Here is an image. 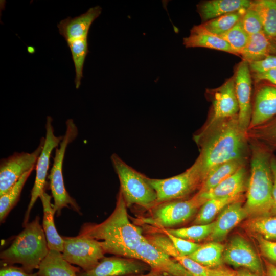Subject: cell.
I'll return each instance as SVG.
<instances>
[{"instance_id": "cell-22", "label": "cell", "mask_w": 276, "mask_h": 276, "mask_svg": "<svg viewBox=\"0 0 276 276\" xmlns=\"http://www.w3.org/2000/svg\"><path fill=\"white\" fill-rule=\"evenodd\" d=\"M183 44L186 48H205L236 55L226 41L208 31L201 24L192 27L190 35L183 38Z\"/></svg>"}, {"instance_id": "cell-8", "label": "cell", "mask_w": 276, "mask_h": 276, "mask_svg": "<svg viewBox=\"0 0 276 276\" xmlns=\"http://www.w3.org/2000/svg\"><path fill=\"white\" fill-rule=\"evenodd\" d=\"M204 203L197 193L188 199L163 202L150 209V216L142 221L156 228H172L189 220Z\"/></svg>"}, {"instance_id": "cell-47", "label": "cell", "mask_w": 276, "mask_h": 276, "mask_svg": "<svg viewBox=\"0 0 276 276\" xmlns=\"http://www.w3.org/2000/svg\"><path fill=\"white\" fill-rule=\"evenodd\" d=\"M264 276H276V265L263 259Z\"/></svg>"}, {"instance_id": "cell-50", "label": "cell", "mask_w": 276, "mask_h": 276, "mask_svg": "<svg viewBox=\"0 0 276 276\" xmlns=\"http://www.w3.org/2000/svg\"><path fill=\"white\" fill-rule=\"evenodd\" d=\"M27 50L29 53L32 54L35 52V48L33 47L28 46L27 48Z\"/></svg>"}, {"instance_id": "cell-39", "label": "cell", "mask_w": 276, "mask_h": 276, "mask_svg": "<svg viewBox=\"0 0 276 276\" xmlns=\"http://www.w3.org/2000/svg\"><path fill=\"white\" fill-rule=\"evenodd\" d=\"M159 232L167 235L172 242L180 255L188 256L195 251L201 244L178 237L167 232L164 228H157Z\"/></svg>"}, {"instance_id": "cell-20", "label": "cell", "mask_w": 276, "mask_h": 276, "mask_svg": "<svg viewBox=\"0 0 276 276\" xmlns=\"http://www.w3.org/2000/svg\"><path fill=\"white\" fill-rule=\"evenodd\" d=\"M248 180L245 165L214 188L205 192L196 193L204 203L213 198L243 195V192L246 191Z\"/></svg>"}, {"instance_id": "cell-19", "label": "cell", "mask_w": 276, "mask_h": 276, "mask_svg": "<svg viewBox=\"0 0 276 276\" xmlns=\"http://www.w3.org/2000/svg\"><path fill=\"white\" fill-rule=\"evenodd\" d=\"M243 201L234 202L227 205L215 221L213 231L206 239L210 241L220 242L229 232L244 219L248 218Z\"/></svg>"}, {"instance_id": "cell-15", "label": "cell", "mask_w": 276, "mask_h": 276, "mask_svg": "<svg viewBox=\"0 0 276 276\" xmlns=\"http://www.w3.org/2000/svg\"><path fill=\"white\" fill-rule=\"evenodd\" d=\"M149 269L146 263L137 259L104 257L92 269L82 270L77 276H129L143 274Z\"/></svg>"}, {"instance_id": "cell-26", "label": "cell", "mask_w": 276, "mask_h": 276, "mask_svg": "<svg viewBox=\"0 0 276 276\" xmlns=\"http://www.w3.org/2000/svg\"><path fill=\"white\" fill-rule=\"evenodd\" d=\"M224 247L220 242L210 241L200 245L188 257L208 268H214L224 265Z\"/></svg>"}, {"instance_id": "cell-7", "label": "cell", "mask_w": 276, "mask_h": 276, "mask_svg": "<svg viewBox=\"0 0 276 276\" xmlns=\"http://www.w3.org/2000/svg\"><path fill=\"white\" fill-rule=\"evenodd\" d=\"M146 178L156 192V205L170 201L185 199L196 191H199L204 179L195 162L185 172L173 177L156 179L146 176Z\"/></svg>"}, {"instance_id": "cell-11", "label": "cell", "mask_w": 276, "mask_h": 276, "mask_svg": "<svg viewBox=\"0 0 276 276\" xmlns=\"http://www.w3.org/2000/svg\"><path fill=\"white\" fill-rule=\"evenodd\" d=\"M52 121L51 117H47L46 134L43 147L35 166L36 177L31 192L30 200L25 215L23 227L28 223L30 212L36 200L45 192L44 188L52 151L57 148L63 139V136L55 135Z\"/></svg>"}, {"instance_id": "cell-21", "label": "cell", "mask_w": 276, "mask_h": 276, "mask_svg": "<svg viewBox=\"0 0 276 276\" xmlns=\"http://www.w3.org/2000/svg\"><path fill=\"white\" fill-rule=\"evenodd\" d=\"M251 2L248 0L205 1L198 3L197 11L203 23L227 13L247 9Z\"/></svg>"}, {"instance_id": "cell-25", "label": "cell", "mask_w": 276, "mask_h": 276, "mask_svg": "<svg viewBox=\"0 0 276 276\" xmlns=\"http://www.w3.org/2000/svg\"><path fill=\"white\" fill-rule=\"evenodd\" d=\"M276 55V45L261 31L249 36L248 43L240 55L248 63Z\"/></svg>"}, {"instance_id": "cell-3", "label": "cell", "mask_w": 276, "mask_h": 276, "mask_svg": "<svg viewBox=\"0 0 276 276\" xmlns=\"http://www.w3.org/2000/svg\"><path fill=\"white\" fill-rule=\"evenodd\" d=\"M250 149V173L244 207L249 218L272 216L273 177L271 162L273 151L256 140Z\"/></svg>"}, {"instance_id": "cell-49", "label": "cell", "mask_w": 276, "mask_h": 276, "mask_svg": "<svg viewBox=\"0 0 276 276\" xmlns=\"http://www.w3.org/2000/svg\"><path fill=\"white\" fill-rule=\"evenodd\" d=\"M129 276H166L164 274L155 272L154 271H150V273L146 274H136V275H129Z\"/></svg>"}, {"instance_id": "cell-40", "label": "cell", "mask_w": 276, "mask_h": 276, "mask_svg": "<svg viewBox=\"0 0 276 276\" xmlns=\"http://www.w3.org/2000/svg\"><path fill=\"white\" fill-rule=\"evenodd\" d=\"M193 276H208V268L188 256L178 255L174 258Z\"/></svg>"}, {"instance_id": "cell-42", "label": "cell", "mask_w": 276, "mask_h": 276, "mask_svg": "<svg viewBox=\"0 0 276 276\" xmlns=\"http://www.w3.org/2000/svg\"><path fill=\"white\" fill-rule=\"evenodd\" d=\"M251 73L262 74L276 69V55H270L262 60L249 63Z\"/></svg>"}, {"instance_id": "cell-9", "label": "cell", "mask_w": 276, "mask_h": 276, "mask_svg": "<svg viewBox=\"0 0 276 276\" xmlns=\"http://www.w3.org/2000/svg\"><path fill=\"white\" fill-rule=\"evenodd\" d=\"M63 257L83 271L94 267L104 257L105 252L99 242L90 237L78 235L63 237Z\"/></svg>"}, {"instance_id": "cell-28", "label": "cell", "mask_w": 276, "mask_h": 276, "mask_svg": "<svg viewBox=\"0 0 276 276\" xmlns=\"http://www.w3.org/2000/svg\"><path fill=\"white\" fill-rule=\"evenodd\" d=\"M246 159H238L221 164L213 168L206 176L198 192L203 193L214 188L245 165Z\"/></svg>"}, {"instance_id": "cell-4", "label": "cell", "mask_w": 276, "mask_h": 276, "mask_svg": "<svg viewBox=\"0 0 276 276\" xmlns=\"http://www.w3.org/2000/svg\"><path fill=\"white\" fill-rule=\"evenodd\" d=\"M49 249L44 232L36 216L24 226L10 246L1 252V262L6 265L19 264L28 273L38 268Z\"/></svg>"}, {"instance_id": "cell-17", "label": "cell", "mask_w": 276, "mask_h": 276, "mask_svg": "<svg viewBox=\"0 0 276 276\" xmlns=\"http://www.w3.org/2000/svg\"><path fill=\"white\" fill-rule=\"evenodd\" d=\"M235 88L239 105L238 121L240 126L248 131L251 111L252 76L249 63L242 60L237 65L235 74Z\"/></svg>"}, {"instance_id": "cell-14", "label": "cell", "mask_w": 276, "mask_h": 276, "mask_svg": "<svg viewBox=\"0 0 276 276\" xmlns=\"http://www.w3.org/2000/svg\"><path fill=\"white\" fill-rule=\"evenodd\" d=\"M136 255V259L146 263L152 271L166 276H193L174 258L156 248L146 239L138 246Z\"/></svg>"}, {"instance_id": "cell-35", "label": "cell", "mask_w": 276, "mask_h": 276, "mask_svg": "<svg viewBox=\"0 0 276 276\" xmlns=\"http://www.w3.org/2000/svg\"><path fill=\"white\" fill-rule=\"evenodd\" d=\"M219 36L229 44L236 55L240 56L250 36L245 31L240 20L232 29Z\"/></svg>"}, {"instance_id": "cell-10", "label": "cell", "mask_w": 276, "mask_h": 276, "mask_svg": "<svg viewBox=\"0 0 276 276\" xmlns=\"http://www.w3.org/2000/svg\"><path fill=\"white\" fill-rule=\"evenodd\" d=\"M44 140V137H42L37 148L31 153L15 152L7 158L1 159L0 196L10 189L25 173L35 168Z\"/></svg>"}, {"instance_id": "cell-23", "label": "cell", "mask_w": 276, "mask_h": 276, "mask_svg": "<svg viewBox=\"0 0 276 276\" xmlns=\"http://www.w3.org/2000/svg\"><path fill=\"white\" fill-rule=\"evenodd\" d=\"M79 267L72 265L63 257L61 252L49 250L37 272L38 276H77Z\"/></svg>"}, {"instance_id": "cell-43", "label": "cell", "mask_w": 276, "mask_h": 276, "mask_svg": "<svg viewBox=\"0 0 276 276\" xmlns=\"http://www.w3.org/2000/svg\"><path fill=\"white\" fill-rule=\"evenodd\" d=\"M0 276H38L37 273L27 272L22 267L5 266L0 270Z\"/></svg>"}, {"instance_id": "cell-33", "label": "cell", "mask_w": 276, "mask_h": 276, "mask_svg": "<svg viewBox=\"0 0 276 276\" xmlns=\"http://www.w3.org/2000/svg\"><path fill=\"white\" fill-rule=\"evenodd\" d=\"M246 10L227 13L203 22L201 25L208 31L219 36L236 25L241 20Z\"/></svg>"}, {"instance_id": "cell-16", "label": "cell", "mask_w": 276, "mask_h": 276, "mask_svg": "<svg viewBox=\"0 0 276 276\" xmlns=\"http://www.w3.org/2000/svg\"><path fill=\"white\" fill-rule=\"evenodd\" d=\"M257 83L248 131L276 117V85L264 81Z\"/></svg>"}, {"instance_id": "cell-37", "label": "cell", "mask_w": 276, "mask_h": 276, "mask_svg": "<svg viewBox=\"0 0 276 276\" xmlns=\"http://www.w3.org/2000/svg\"><path fill=\"white\" fill-rule=\"evenodd\" d=\"M146 239L156 248L174 258L179 255L168 237L163 233H155L144 235Z\"/></svg>"}, {"instance_id": "cell-36", "label": "cell", "mask_w": 276, "mask_h": 276, "mask_svg": "<svg viewBox=\"0 0 276 276\" xmlns=\"http://www.w3.org/2000/svg\"><path fill=\"white\" fill-rule=\"evenodd\" d=\"M252 130H254L256 140L263 143L273 151L276 149V117Z\"/></svg>"}, {"instance_id": "cell-18", "label": "cell", "mask_w": 276, "mask_h": 276, "mask_svg": "<svg viewBox=\"0 0 276 276\" xmlns=\"http://www.w3.org/2000/svg\"><path fill=\"white\" fill-rule=\"evenodd\" d=\"M102 12L99 6L90 8L85 13L74 18L68 17L57 25L59 32L66 42L88 38L90 27Z\"/></svg>"}, {"instance_id": "cell-31", "label": "cell", "mask_w": 276, "mask_h": 276, "mask_svg": "<svg viewBox=\"0 0 276 276\" xmlns=\"http://www.w3.org/2000/svg\"><path fill=\"white\" fill-rule=\"evenodd\" d=\"M72 54L75 70V84L77 89L81 85L83 69L86 57L89 52L88 38L66 42Z\"/></svg>"}, {"instance_id": "cell-2", "label": "cell", "mask_w": 276, "mask_h": 276, "mask_svg": "<svg viewBox=\"0 0 276 276\" xmlns=\"http://www.w3.org/2000/svg\"><path fill=\"white\" fill-rule=\"evenodd\" d=\"M127 208L119 191L110 215L100 223L83 224L79 235L98 241L105 254L136 259V248L146 239L142 228L129 220Z\"/></svg>"}, {"instance_id": "cell-5", "label": "cell", "mask_w": 276, "mask_h": 276, "mask_svg": "<svg viewBox=\"0 0 276 276\" xmlns=\"http://www.w3.org/2000/svg\"><path fill=\"white\" fill-rule=\"evenodd\" d=\"M111 160L119 179L120 191L127 208L136 205L150 210L154 207L157 196L146 176L127 164L117 154H112Z\"/></svg>"}, {"instance_id": "cell-12", "label": "cell", "mask_w": 276, "mask_h": 276, "mask_svg": "<svg viewBox=\"0 0 276 276\" xmlns=\"http://www.w3.org/2000/svg\"><path fill=\"white\" fill-rule=\"evenodd\" d=\"M207 94L210 97L212 107L208 120L201 130L206 129L222 121L238 116L239 109L234 76L220 87L208 90Z\"/></svg>"}, {"instance_id": "cell-13", "label": "cell", "mask_w": 276, "mask_h": 276, "mask_svg": "<svg viewBox=\"0 0 276 276\" xmlns=\"http://www.w3.org/2000/svg\"><path fill=\"white\" fill-rule=\"evenodd\" d=\"M224 263L235 268H244L260 276H264V267L251 244L244 237L234 236L223 255Z\"/></svg>"}, {"instance_id": "cell-45", "label": "cell", "mask_w": 276, "mask_h": 276, "mask_svg": "<svg viewBox=\"0 0 276 276\" xmlns=\"http://www.w3.org/2000/svg\"><path fill=\"white\" fill-rule=\"evenodd\" d=\"M251 75L256 83L264 81L276 85V69L262 74H251Z\"/></svg>"}, {"instance_id": "cell-24", "label": "cell", "mask_w": 276, "mask_h": 276, "mask_svg": "<svg viewBox=\"0 0 276 276\" xmlns=\"http://www.w3.org/2000/svg\"><path fill=\"white\" fill-rule=\"evenodd\" d=\"M52 197V196L44 192L39 198L43 207L42 228L49 250H55L62 252L63 239L58 234L54 223V216L55 213L51 202Z\"/></svg>"}, {"instance_id": "cell-48", "label": "cell", "mask_w": 276, "mask_h": 276, "mask_svg": "<svg viewBox=\"0 0 276 276\" xmlns=\"http://www.w3.org/2000/svg\"><path fill=\"white\" fill-rule=\"evenodd\" d=\"M238 276H260L254 272L249 271V270L241 268L237 270Z\"/></svg>"}, {"instance_id": "cell-32", "label": "cell", "mask_w": 276, "mask_h": 276, "mask_svg": "<svg viewBox=\"0 0 276 276\" xmlns=\"http://www.w3.org/2000/svg\"><path fill=\"white\" fill-rule=\"evenodd\" d=\"M32 169L25 173L6 193L0 196V221L3 222L19 199L24 185L31 175Z\"/></svg>"}, {"instance_id": "cell-44", "label": "cell", "mask_w": 276, "mask_h": 276, "mask_svg": "<svg viewBox=\"0 0 276 276\" xmlns=\"http://www.w3.org/2000/svg\"><path fill=\"white\" fill-rule=\"evenodd\" d=\"M208 276H238V273L237 270L223 265L214 268H208Z\"/></svg>"}, {"instance_id": "cell-38", "label": "cell", "mask_w": 276, "mask_h": 276, "mask_svg": "<svg viewBox=\"0 0 276 276\" xmlns=\"http://www.w3.org/2000/svg\"><path fill=\"white\" fill-rule=\"evenodd\" d=\"M240 21L244 30L249 36L263 31L260 17L250 6L245 10Z\"/></svg>"}, {"instance_id": "cell-46", "label": "cell", "mask_w": 276, "mask_h": 276, "mask_svg": "<svg viewBox=\"0 0 276 276\" xmlns=\"http://www.w3.org/2000/svg\"><path fill=\"white\" fill-rule=\"evenodd\" d=\"M271 165L273 177V186L272 191L273 205L272 216H276V157L274 155L271 159Z\"/></svg>"}, {"instance_id": "cell-41", "label": "cell", "mask_w": 276, "mask_h": 276, "mask_svg": "<svg viewBox=\"0 0 276 276\" xmlns=\"http://www.w3.org/2000/svg\"><path fill=\"white\" fill-rule=\"evenodd\" d=\"M255 236L264 259L276 265V241L266 240L258 235Z\"/></svg>"}, {"instance_id": "cell-29", "label": "cell", "mask_w": 276, "mask_h": 276, "mask_svg": "<svg viewBox=\"0 0 276 276\" xmlns=\"http://www.w3.org/2000/svg\"><path fill=\"white\" fill-rule=\"evenodd\" d=\"M243 195L213 198L206 201L199 209L193 224H206L212 222L216 215L227 205L234 202L243 201Z\"/></svg>"}, {"instance_id": "cell-34", "label": "cell", "mask_w": 276, "mask_h": 276, "mask_svg": "<svg viewBox=\"0 0 276 276\" xmlns=\"http://www.w3.org/2000/svg\"><path fill=\"white\" fill-rule=\"evenodd\" d=\"M215 225V221L206 224H195L180 228H165L171 234L196 243L206 239L211 235Z\"/></svg>"}, {"instance_id": "cell-1", "label": "cell", "mask_w": 276, "mask_h": 276, "mask_svg": "<svg viewBox=\"0 0 276 276\" xmlns=\"http://www.w3.org/2000/svg\"><path fill=\"white\" fill-rule=\"evenodd\" d=\"M248 137L247 131L239 123L238 116L222 121L197 132L194 140L199 147L200 154L195 163L204 179L213 168L221 164L246 159Z\"/></svg>"}, {"instance_id": "cell-6", "label": "cell", "mask_w": 276, "mask_h": 276, "mask_svg": "<svg viewBox=\"0 0 276 276\" xmlns=\"http://www.w3.org/2000/svg\"><path fill=\"white\" fill-rule=\"evenodd\" d=\"M78 133L77 127L73 120L68 119L66 121L65 134L63 136L59 147L55 149L53 164L48 176L52 196L54 199L53 208L58 216L64 208L71 209L80 214V208L65 189L62 172L66 148L76 139Z\"/></svg>"}, {"instance_id": "cell-27", "label": "cell", "mask_w": 276, "mask_h": 276, "mask_svg": "<svg viewBox=\"0 0 276 276\" xmlns=\"http://www.w3.org/2000/svg\"><path fill=\"white\" fill-rule=\"evenodd\" d=\"M250 7L259 14L263 32L276 45V0H257Z\"/></svg>"}, {"instance_id": "cell-30", "label": "cell", "mask_w": 276, "mask_h": 276, "mask_svg": "<svg viewBox=\"0 0 276 276\" xmlns=\"http://www.w3.org/2000/svg\"><path fill=\"white\" fill-rule=\"evenodd\" d=\"M248 232L270 241L276 240V216L249 218L244 223Z\"/></svg>"}]
</instances>
